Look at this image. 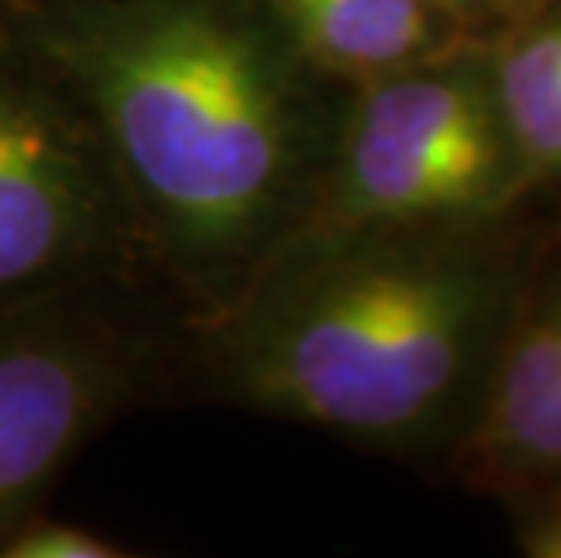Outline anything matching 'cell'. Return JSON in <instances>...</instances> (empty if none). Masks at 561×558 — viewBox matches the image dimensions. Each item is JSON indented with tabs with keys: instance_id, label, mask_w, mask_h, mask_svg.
I'll return each instance as SVG.
<instances>
[{
	"instance_id": "cell-1",
	"label": "cell",
	"mask_w": 561,
	"mask_h": 558,
	"mask_svg": "<svg viewBox=\"0 0 561 558\" xmlns=\"http://www.w3.org/2000/svg\"><path fill=\"white\" fill-rule=\"evenodd\" d=\"M37 47L174 258L225 272L279 243L308 163V66L257 0H66Z\"/></svg>"
},
{
	"instance_id": "cell-2",
	"label": "cell",
	"mask_w": 561,
	"mask_h": 558,
	"mask_svg": "<svg viewBox=\"0 0 561 558\" xmlns=\"http://www.w3.org/2000/svg\"><path fill=\"white\" fill-rule=\"evenodd\" d=\"M525 280L468 225H308L232 301L221 352L254 410L374 446L471 421Z\"/></svg>"
},
{
	"instance_id": "cell-3",
	"label": "cell",
	"mask_w": 561,
	"mask_h": 558,
	"mask_svg": "<svg viewBox=\"0 0 561 558\" xmlns=\"http://www.w3.org/2000/svg\"><path fill=\"white\" fill-rule=\"evenodd\" d=\"M522 189L489 58L460 47L359 88L319 225H474Z\"/></svg>"
},
{
	"instance_id": "cell-4",
	"label": "cell",
	"mask_w": 561,
	"mask_h": 558,
	"mask_svg": "<svg viewBox=\"0 0 561 558\" xmlns=\"http://www.w3.org/2000/svg\"><path fill=\"white\" fill-rule=\"evenodd\" d=\"M113 225V168L88 121L0 73V298L80 269Z\"/></svg>"
},
{
	"instance_id": "cell-5",
	"label": "cell",
	"mask_w": 561,
	"mask_h": 558,
	"mask_svg": "<svg viewBox=\"0 0 561 558\" xmlns=\"http://www.w3.org/2000/svg\"><path fill=\"white\" fill-rule=\"evenodd\" d=\"M127 396L110 338L73 319L0 323V537Z\"/></svg>"
},
{
	"instance_id": "cell-6",
	"label": "cell",
	"mask_w": 561,
	"mask_h": 558,
	"mask_svg": "<svg viewBox=\"0 0 561 558\" xmlns=\"http://www.w3.org/2000/svg\"><path fill=\"white\" fill-rule=\"evenodd\" d=\"M457 460L463 479L493 493L561 486V269L522 287Z\"/></svg>"
},
{
	"instance_id": "cell-7",
	"label": "cell",
	"mask_w": 561,
	"mask_h": 558,
	"mask_svg": "<svg viewBox=\"0 0 561 558\" xmlns=\"http://www.w3.org/2000/svg\"><path fill=\"white\" fill-rule=\"evenodd\" d=\"M290 52L355 88L468 47L453 11L435 0H257Z\"/></svg>"
},
{
	"instance_id": "cell-8",
	"label": "cell",
	"mask_w": 561,
	"mask_h": 558,
	"mask_svg": "<svg viewBox=\"0 0 561 558\" xmlns=\"http://www.w3.org/2000/svg\"><path fill=\"white\" fill-rule=\"evenodd\" d=\"M522 185L561 178V8L518 19L489 58Z\"/></svg>"
},
{
	"instance_id": "cell-9",
	"label": "cell",
	"mask_w": 561,
	"mask_h": 558,
	"mask_svg": "<svg viewBox=\"0 0 561 558\" xmlns=\"http://www.w3.org/2000/svg\"><path fill=\"white\" fill-rule=\"evenodd\" d=\"M121 544L105 533L58 519L26 515L0 537V558H121Z\"/></svg>"
},
{
	"instance_id": "cell-10",
	"label": "cell",
	"mask_w": 561,
	"mask_h": 558,
	"mask_svg": "<svg viewBox=\"0 0 561 558\" xmlns=\"http://www.w3.org/2000/svg\"><path fill=\"white\" fill-rule=\"evenodd\" d=\"M515 540L529 558H561V486L515 497Z\"/></svg>"
},
{
	"instance_id": "cell-11",
	"label": "cell",
	"mask_w": 561,
	"mask_h": 558,
	"mask_svg": "<svg viewBox=\"0 0 561 558\" xmlns=\"http://www.w3.org/2000/svg\"><path fill=\"white\" fill-rule=\"evenodd\" d=\"M446 11H453L460 22H479V19H525L533 11H540L554 0H435Z\"/></svg>"
}]
</instances>
